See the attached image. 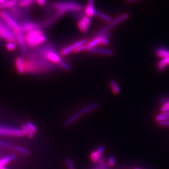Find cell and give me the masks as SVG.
<instances>
[{"mask_svg":"<svg viewBox=\"0 0 169 169\" xmlns=\"http://www.w3.org/2000/svg\"><path fill=\"white\" fill-rule=\"evenodd\" d=\"M78 25H79L80 30L83 33H86L89 29V26L86 23H85L83 20H80L78 23Z\"/></svg>","mask_w":169,"mask_h":169,"instance_id":"23","label":"cell"},{"mask_svg":"<svg viewBox=\"0 0 169 169\" xmlns=\"http://www.w3.org/2000/svg\"><path fill=\"white\" fill-rule=\"evenodd\" d=\"M112 27H112V25H111V24H109L107 25L106 27H104L102 30H101L100 31V32H99V33L98 34L97 37H99L101 36H102L103 34L108 33V31H109Z\"/></svg>","mask_w":169,"mask_h":169,"instance_id":"26","label":"cell"},{"mask_svg":"<svg viewBox=\"0 0 169 169\" xmlns=\"http://www.w3.org/2000/svg\"><path fill=\"white\" fill-rule=\"evenodd\" d=\"M135 1H137V0H125L126 2H127V3H131V2H134Z\"/></svg>","mask_w":169,"mask_h":169,"instance_id":"45","label":"cell"},{"mask_svg":"<svg viewBox=\"0 0 169 169\" xmlns=\"http://www.w3.org/2000/svg\"><path fill=\"white\" fill-rule=\"evenodd\" d=\"M16 34L17 40L19 43L22 52L25 54L27 53V46H26V42L25 40V38L22 34V32H21L20 31H16Z\"/></svg>","mask_w":169,"mask_h":169,"instance_id":"6","label":"cell"},{"mask_svg":"<svg viewBox=\"0 0 169 169\" xmlns=\"http://www.w3.org/2000/svg\"><path fill=\"white\" fill-rule=\"evenodd\" d=\"M115 160L114 157L113 156H110L108 159L109 165L110 166H113L115 165Z\"/></svg>","mask_w":169,"mask_h":169,"instance_id":"38","label":"cell"},{"mask_svg":"<svg viewBox=\"0 0 169 169\" xmlns=\"http://www.w3.org/2000/svg\"><path fill=\"white\" fill-rule=\"evenodd\" d=\"M0 16L4 19L10 27L16 31H20V26L17 22L10 17V14L4 10L0 11Z\"/></svg>","mask_w":169,"mask_h":169,"instance_id":"4","label":"cell"},{"mask_svg":"<svg viewBox=\"0 0 169 169\" xmlns=\"http://www.w3.org/2000/svg\"><path fill=\"white\" fill-rule=\"evenodd\" d=\"M100 156H101L99 155V154L97 152V151L96 150V151H94V152L91 153V159H92V160L93 162H98V160L100 159Z\"/></svg>","mask_w":169,"mask_h":169,"instance_id":"29","label":"cell"},{"mask_svg":"<svg viewBox=\"0 0 169 169\" xmlns=\"http://www.w3.org/2000/svg\"><path fill=\"white\" fill-rule=\"evenodd\" d=\"M101 39V43L104 45H108L109 43V41L108 39V38L104 37H100Z\"/></svg>","mask_w":169,"mask_h":169,"instance_id":"37","label":"cell"},{"mask_svg":"<svg viewBox=\"0 0 169 169\" xmlns=\"http://www.w3.org/2000/svg\"><path fill=\"white\" fill-rule=\"evenodd\" d=\"M75 50V47L73 46V45H70L69 46L66 47V48H64L62 51V54L63 56H66L68 54H69V53H71V52L74 51Z\"/></svg>","mask_w":169,"mask_h":169,"instance_id":"24","label":"cell"},{"mask_svg":"<svg viewBox=\"0 0 169 169\" xmlns=\"http://www.w3.org/2000/svg\"><path fill=\"white\" fill-rule=\"evenodd\" d=\"M26 125H27V126H28V127L30 130V131H31L32 133H33L34 134L37 133V129L36 127L35 126V125L32 122L28 121V122L27 123Z\"/></svg>","mask_w":169,"mask_h":169,"instance_id":"28","label":"cell"},{"mask_svg":"<svg viewBox=\"0 0 169 169\" xmlns=\"http://www.w3.org/2000/svg\"><path fill=\"white\" fill-rule=\"evenodd\" d=\"M129 17V14L127 13L123 14L121 16H120L119 17L116 18L115 19L113 20L112 22L110 24H111V25H112V27L115 26L117 24H118L120 23L123 22L124 20L127 19Z\"/></svg>","mask_w":169,"mask_h":169,"instance_id":"13","label":"cell"},{"mask_svg":"<svg viewBox=\"0 0 169 169\" xmlns=\"http://www.w3.org/2000/svg\"><path fill=\"white\" fill-rule=\"evenodd\" d=\"M82 20L85 23H86L89 26L90 25V23H91V19H90V17L88 16H85L83 18Z\"/></svg>","mask_w":169,"mask_h":169,"instance_id":"42","label":"cell"},{"mask_svg":"<svg viewBox=\"0 0 169 169\" xmlns=\"http://www.w3.org/2000/svg\"><path fill=\"white\" fill-rule=\"evenodd\" d=\"M16 156L14 154H11L4 158L3 159H0V169L4 168L9 162L16 159Z\"/></svg>","mask_w":169,"mask_h":169,"instance_id":"12","label":"cell"},{"mask_svg":"<svg viewBox=\"0 0 169 169\" xmlns=\"http://www.w3.org/2000/svg\"><path fill=\"white\" fill-rule=\"evenodd\" d=\"M101 43V39L100 37H96V38H95L93 40H92L91 41H90L89 43L87 44V46L89 47V48H95V47L97 46L98 45H99ZM88 48V49H89Z\"/></svg>","mask_w":169,"mask_h":169,"instance_id":"20","label":"cell"},{"mask_svg":"<svg viewBox=\"0 0 169 169\" xmlns=\"http://www.w3.org/2000/svg\"><path fill=\"white\" fill-rule=\"evenodd\" d=\"M0 37L6 40L8 42H14V41L16 40L13 34L12 33H10V30L8 28H6V26L1 23H0Z\"/></svg>","mask_w":169,"mask_h":169,"instance_id":"5","label":"cell"},{"mask_svg":"<svg viewBox=\"0 0 169 169\" xmlns=\"http://www.w3.org/2000/svg\"><path fill=\"white\" fill-rule=\"evenodd\" d=\"M0 146L6 147V148H10L11 147V145H10V144L6 142H4L3 141L0 140Z\"/></svg>","mask_w":169,"mask_h":169,"instance_id":"40","label":"cell"},{"mask_svg":"<svg viewBox=\"0 0 169 169\" xmlns=\"http://www.w3.org/2000/svg\"><path fill=\"white\" fill-rule=\"evenodd\" d=\"M99 106H100V104L98 103H92L90 105L87 106L83 108V109H81L80 110L79 112L81 114V115H83V114H85L89 113V112H90L93 110L96 109L97 108H98L99 107Z\"/></svg>","mask_w":169,"mask_h":169,"instance_id":"11","label":"cell"},{"mask_svg":"<svg viewBox=\"0 0 169 169\" xmlns=\"http://www.w3.org/2000/svg\"><path fill=\"white\" fill-rule=\"evenodd\" d=\"M104 146H101L98 148V149H97V152L99 154L100 156H101L103 154V152L104 151Z\"/></svg>","mask_w":169,"mask_h":169,"instance_id":"41","label":"cell"},{"mask_svg":"<svg viewBox=\"0 0 169 169\" xmlns=\"http://www.w3.org/2000/svg\"><path fill=\"white\" fill-rule=\"evenodd\" d=\"M95 11H96V10L94 8V4H88V5L86 8V11H85L87 16L91 17H92L93 16H95Z\"/></svg>","mask_w":169,"mask_h":169,"instance_id":"18","label":"cell"},{"mask_svg":"<svg viewBox=\"0 0 169 169\" xmlns=\"http://www.w3.org/2000/svg\"><path fill=\"white\" fill-rule=\"evenodd\" d=\"M81 116V114L80 113L79 111L78 112L74 114L72 116L69 117L68 119L64 121V125L65 126H69L72 124L73 123H74L76 120L78 119L80 116Z\"/></svg>","mask_w":169,"mask_h":169,"instance_id":"10","label":"cell"},{"mask_svg":"<svg viewBox=\"0 0 169 169\" xmlns=\"http://www.w3.org/2000/svg\"><path fill=\"white\" fill-rule=\"evenodd\" d=\"M7 0H0V4H4V2H5Z\"/></svg>","mask_w":169,"mask_h":169,"instance_id":"46","label":"cell"},{"mask_svg":"<svg viewBox=\"0 0 169 169\" xmlns=\"http://www.w3.org/2000/svg\"><path fill=\"white\" fill-rule=\"evenodd\" d=\"M54 8L61 13H65L67 11L81 10L83 6L77 2H57L54 4Z\"/></svg>","mask_w":169,"mask_h":169,"instance_id":"2","label":"cell"},{"mask_svg":"<svg viewBox=\"0 0 169 169\" xmlns=\"http://www.w3.org/2000/svg\"><path fill=\"white\" fill-rule=\"evenodd\" d=\"M16 66L18 72L19 74H23L25 71V64L22 57H18L16 60Z\"/></svg>","mask_w":169,"mask_h":169,"instance_id":"9","label":"cell"},{"mask_svg":"<svg viewBox=\"0 0 169 169\" xmlns=\"http://www.w3.org/2000/svg\"><path fill=\"white\" fill-rule=\"evenodd\" d=\"M22 130L23 131L24 135L28 136L29 138H33V137L34 134L30 131V130L26 124H24V125H22Z\"/></svg>","mask_w":169,"mask_h":169,"instance_id":"21","label":"cell"},{"mask_svg":"<svg viewBox=\"0 0 169 169\" xmlns=\"http://www.w3.org/2000/svg\"><path fill=\"white\" fill-rule=\"evenodd\" d=\"M156 121H158V123L162 121L169 120V110L157 115L156 116Z\"/></svg>","mask_w":169,"mask_h":169,"instance_id":"16","label":"cell"},{"mask_svg":"<svg viewBox=\"0 0 169 169\" xmlns=\"http://www.w3.org/2000/svg\"><path fill=\"white\" fill-rule=\"evenodd\" d=\"M46 57L47 59L52 61L53 63H60L62 62L61 57L56 52L51 51L47 53Z\"/></svg>","mask_w":169,"mask_h":169,"instance_id":"8","label":"cell"},{"mask_svg":"<svg viewBox=\"0 0 169 169\" xmlns=\"http://www.w3.org/2000/svg\"><path fill=\"white\" fill-rule=\"evenodd\" d=\"M37 2L40 5L42 6V5L45 4L46 0H37Z\"/></svg>","mask_w":169,"mask_h":169,"instance_id":"43","label":"cell"},{"mask_svg":"<svg viewBox=\"0 0 169 169\" xmlns=\"http://www.w3.org/2000/svg\"><path fill=\"white\" fill-rule=\"evenodd\" d=\"M14 149L18 152L22 154H24L25 155H28L30 154V151L28 149H26L23 147H21L19 146H15L14 147Z\"/></svg>","mask_w":169,"mask_h":169,"instance_id":"25","label":"cell"},{"mask_svg":"<svg viewBox=\"0 0 169 169\" xmlns=\"http://www.w3.org/2000/svg\"><path fill=\"white\" fill-rule=\"evenodd\" d=\"M17 1H18V0H17ZM20 1H22V0H20Z\"/></svg>","mask_w":169,"mask_h":169,"instance_id":"48","label":"cell"},{"mask_svg":"<svg viewBox=\"0 0 169 169\" xmlns=\"http://www.w3.org/2000/svg\"><path fill=\"white\" fill-rule=\"evenodd\" d=\"M24 135L22 129L0 125V136L22 137Z\"/></svg>","mask_w":169,"mask_h":169,"instance_id":"3","label":"cell"},{"mask_svg":"<svg viewBox=\"0 0 169 169\" xmlns=\"http://www.w3.org/2000/svg\"><path fill=\"white\" fill-rule=\"evenodd\" d=\"M110 85L112 88V91H113V93L115 95H118L120 93V89L119 86L118 84V83H116V81L114 80H110Z\"/></svg>","mask_w":169,"mask_h":169,"instance_id":"19","label":"cell"},{"mask_svg":"<svg viewBox=\"0 0 169 169\" xmlns=\"http://www.w3.org/2000/svg\"><path fill=\"white\" fill-rule=\"evenodd\" d=\"M34 25L32 23H26L23 24L20 27V31H29L30 30L34 29Z\"/></svg>","mask_w":169,"mask_h":169,"instance_id":"17","label":"cell"},{"mask_svg":"<svg viewBox=\"0 0 169 169\" xmlns=\"http://www.w3.org/2000/svg\"><path fill=\"white\" fill-rule=\"evenodd\" d=\"M156 54L158 56L162 58V59L169 57V51H168L163 50H158L156 52Z\"/></svg>","mask_w":169,"mask_h":169,"instance_id":"22","label":"cell"},{"mask_svg":"<svg viewBox=\"0 0 169 169\" xmlns=\"http://www.w3.org/2000/svg\"><path fill=\"white\" fill-rule=\"evenodd\" d=\"M169 110V101L168 102L165 103L163 106H162V108H161V112L162 113H165L166 112H168Z\"/></svg>","mask_w":169,"mask_h":169,"instance_id":"35","label":"cell"},{"mask_svg":"<svg viewBox=\"0 0 169 169\" xmlns=\"http://www.w3.org/2000/svg\"><path fill=\"white\" fill-rule=\"evenodd\" d=\"M86 41H87L86 40H80L79 41L73 43V46L75 47V50L76 49V48H77L79 47L85 45V43H86Z\"/></svg>","mask_w":169,"mask_h":169,"instance_id":"31","label":"cell"},{"mask_svg":"<svg viewBox=\"0 0 169 169\" xmlns=\"http://www.w3.org/2000/svg\"><path fill=\"white\" fill-rule=\"evenodd\" d=\"M16 45L13 42H9L6 44V48L9 51H14L16 49Z\"/></svg>","mask_w":169,"mask_h":169,"instance_id":"30","label":"cell"},{"mask_svg":"<svg viewBox=\"0 0 169 169\" xmlns=\"http://www.w3.org/2000/svg\"><path fill=\"white\" fill-rule=\"evenodd\" d=\"M164 60H165L166 63L167 64H169V57L166 58H164Z\"/></svg>","mask_w":169,"mask_h":169,"instance_id":"44","label":"cell"},{"mask_svg":"<svg viewBox=\"0 0 169 169\" xmlns=\"http://www.w3.org/2000/svg\"><path fill=\"white\" fill-rule=\"evenodd\" d=\"M34 2V0H22L19 2V6L20 7H27L33 4Z\"/></svg>","mask_w":169,"mask_h":169,"instance_id":"27","label":"cell"},{"mask_svg":"<svg viewBox=\"0 0 169 169\" xmlns=\"http://www.w3.org/2000/svg\"><path fill=\"white\" fill-rule=\"evenodd\" d=\"M95 16H96L97 17H99L103 19L105 21H106L108 23H112V18H110L109 16H108V15H106V14L101 13L98 11L96 10L95 13Z\"/></svg>","mask_w":169,"mask_h":169,"instance_id":"15","label":"cell"},{"mask_svg":"<svg viewBox=\"0 0 169 169\" xmlns=\"http://www.w3.org/2000/svg\"><path fill=\"white\" fill-rule=\"evenodd\" d=\"M166 65H167V64L166 63L165 60H164V59H162V60H161L160 61L159 64H158L159 69L160 70H161V71H163L164 70H165V69Z\"/></svg>","mask_w":169,"mask_h":169,"instance_id":"32","label":"cell"},{"mask_svg":"<svg viewBox=\"0 0 169 169\" xmlns=\"http://www.w3.org/2000/svg\"><path fill=\"white\" fill-rule=\"evenodd\" d=\"M87 51L90 52L91 53H100L102 54L108 55V56H112L114 54V51L113 50L107 49V48H89Z\"/></svg>","mask_w":169,"mask_h":169,"instance_id":"7","label":"cell"},{"mask_svg":"<svg viewBox=\"0 0 169 169\" xmlns=\"http://www.w3.org/2000/svg\"><path fill=\"white\" fill-rule=\"evenodd\" d=\"M17 3V0H7L4 4H0V9L8 8L16 6Z\"/></svg>","mask_w":169,"mask_h":169,"instance_id":"14","label":"cell"},{"mask_svg":"<svg viewBox=\"0 0 169 169\" xmlns=\"http://www.w3.org/2000/svg\"><path fill=\"white\" fill-rule=\"evenodd\" d=\"M135 169H141V168H135Z\"/></svg>","mask_w":169,"mask_h":169,"instance_id":"47","label":"cell"},{"mask_svg":"<svg viewBox=\"0 0 169 169\" xmlns=\"http://www.w3.org/2000/svg\"><path fill=\"white\" fill-rule=\"evenodd\" d=\"M66 164H67V165L68 167V169H75L74 167V165H73V162H72L71 159L69 158H68L66 159Z\"/></svg>","mask_w":169,"mask_h":169,"instance_id":"36","label":"cell"},{"mask_svg":"<svg viewBox=\"0 0 169 169\" xmlns=\"http://www.w3.org/2000/svg\"><path fill=\"white\" fill-rule=\"evenodd\" d=\"M60 66H61L64 69L66 70L70 71L71 70V66H70L68 63H66V62H65L64 61H62L60 63Z\"/></svg>","mask_w":169,"mask_h":169,"instance_id":"33","label":"cell"},{"mask_svg":"<svg viewBox=\"0 0 169 169\" xmlns=\"http://www.w3.org/2000/svg\"><path fill=\"white\" fill-rule=\"evenodd\" d=\"M25 40L29 47H34L41 45L46 41V36L43 35L41 30L34 28L27 33Z\"/></svg>","mask_w":169,"mask_h":169,"instance_id":"1","label":"cell"},{"mask_svg":"<svg viewBox=\"0 0 169 169\" xmlns=\"http://www.w3.org/2000/svg\"><path fill=\"white\" fill-rule=\"evenodd\" d=\"M159 126H165V127H169V120H165L162 121L158 123Z\"/></svg>","mask_w":169,"mask_h":169,"instance_id":"39","label":"cell"},{"mask_svg":"<svg viewBox=\"0 0 169 169\" xmlns=\"http://www.w3.org/2000/svg\"><path fill=\"white\" fill-rule=\"evenodd\" d=\"M89 47L87 46V45H84L78 47L77 48H76L75 50H74V52L76 53H79L80 52H82L83 51H87L88 50Z\"/></svg>","mask_w":169,"mask_h":169,"instance_id":"34","label":"cell"}]
</instances>
